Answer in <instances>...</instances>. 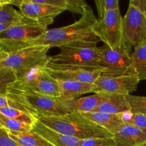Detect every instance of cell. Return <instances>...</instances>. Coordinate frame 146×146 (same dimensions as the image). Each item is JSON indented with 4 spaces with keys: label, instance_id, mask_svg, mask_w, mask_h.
Segmentation results:
<instances>
[{
    "label": "cell",
    "instance_id": "obj_1",
    "mask_svg": "<svg viewBox=\"0 0 146 146\" xmlns=\"http://www.w3.org/2000/svg\"><path fill=\"white\" fill-rule=\"evenodd\" d=\"M97 19L91 7L78 21L70 25L47 30L45 34L27 44V47L45 46L59 47L78 41L98 40L92 31V27Z\"/></svg>",
    "mask_w": 146,
    "mask_h": 146
},
{
    "label": "cell",
    "instance_id": "obj_2",
    "mask_svg": "<svg viewBox=\"0 0 146 146\" xmlns=\"http://www.w3.org/2000/svg\"><path fill=\"white\" fill-rule=\"evenodd\" d=\"M38 120L51 129L80 140L113 137L112 134L88 120L81 113H70L59 116L42 117Z\"/></svg>",
    "mask_w": 146,
    "mask_h": 146
},
{
    "label": "cell",
    "instance_id": "obj_3",
    "mask_svg": "<svg viewBox=\"0 0 146 146\" xmlns=\"http://www.w3.org/2000/svg\"><path fill=\"white\" fill-rule=\"evenodd\" d=\"M3 94H6L21 104L24 108L38 119L42 117L59 116L70 113L58 98L44 95L27 90L9 86Z\"/></svg>",
    "mask_w": 146,
    "mask_h": 146
},
{
    "label": "cell",
    "instance_id": "obj_4",
    "mask_svg": "<svg viewBox=\"0 0 146 146\" xmlns=\"http://www.w3.org/2000/svg\"><path fill=\"white\" fill-rule=\"evenodd\" d=\"M98 42V40L78 41L61 46L58 54L48 56V64L101 68Z\"/></svg>",
    "mask_w": 146,
    "mask_h": 146
},
{
    "label": "cell",
    "instance_id": "obj_5",
    "mask_svg": "<svg viewBox=\"0 0 146 146\" xmlns=\"http://www.w3.org/2000/svg\"><path fill=\"white\" fill-rule=\"evenodd\" d=\"M48 26L27 18L0 33V51L8 54L27 47V44L46 32Z\"/></svg>",
    "mask_w": 146,
    "mask_h": 146
},
{
    "label": "cell",
    "instance_id": "obj_6",
    "mask_svg": "<svg viewBox=\"0 0 146 146\" xmlns=\"http://www.w3.org/2000/svg\"><path fill=\"white\" fill-rule=\"evenodd\" d=\"M49 48L45 46H34L14 51L0 62V68L7 67L12 69L18 79L36 67L46 66L48 63L47 52Z\"/></svg>",
    "mask_w": 146,
    "mask_h": 146
},
{
    "label": "cell",
    "instance_id": "obj_7",
    "mask_svg": "<svg viewBox=\"0 0 146 146\" xmlns=\"http://www.w3.org/2000/svg\"><path fill=\"white\" fill-rule=\"evenodd\" d=\"M146 43V17L129 3L122 20V44L130 54L134 48Z\"/></svg>",
    "mask_w": 146,
    "mask_h": 146
},
{
    "label": "cell",
    "instance_id": "obj_8",
    "mask_svg": "<svg viewBox=\"0 0 146 146\" xmlns=\"http://www.w3.org/2000/svg\"><path fill=\"white\" fill-rule=\"evenodd\" d=\"M44 67L33 68L9 86L59 98L61 91L58 81L45 71Z\"/></svg>",
    "mask_w": 146,
    "mask_h": 146
},
{
    "label": "cell",
    "instance_id": "obj_9",
    "mask_svg": "<svg viewBox=\"0 0 146 146\" xmlns=\"http://www.w3.org/2000/svg\"><path fill=\"white\" fill-rule=\"evenodd\" d=\"M122 20L120 8L108 11L94 24L93 33L106 46L111 48H120L123 46Z\"/></svg>",
    "mask_w": 146,
    "mask_h": 146
},
{
    "label": "cell",
    "instance_id": "obj_10",
    "mask_svg": "<svg viewBox=\"0 0 146 146\" xmlns=\"http://www.w3.org/2000/svg\"><path fill=\"white\" fill-rule=\"evenodd\" d=\"M99 64L102 68V75L135 74L131 54L123 46L117 48H111L108 46L99 47Z\"/></svg>",
    "mask_w": 146,
    "mask_h": 146
},
{
    "label": "cell",
    "instance_id": "obj_11",
    "mask_svg": "<svg viewBox=\"0 0 146 146\" xmlns=\"http://www.w3.org/2000/svg\"><path fill=\"white\" fill-rule=\"evenodd\" d=\"M140 82L136 74H127L118 76L102 75L98 76L94 83V93H112L128 96L136 91Z\"/></svg>",
    "mask_w": 146,
    "mask_h": 146
},
{
    "label": "cell",
    "instance_id": "obj_12",
    "mask_svg": "<svg viewBox=\"0 0 146 146\" xmlns=\"http://www.w3.org/2000/svg\"><path fill=\"white\" fill-rule=\"evenodd\" d=\"M45 71L56 80H68L94 84L102 74V69L93 67L48 64Z\"/></svg>",
    "mask_w": 146,
    "mask_h": 146
},
{
    "label": "cell",
    "instance_id": "obj_13",
    "mask_svg": "<svg viewBox=\"0 0 146 146\" xmlns=\"http://www.w3.org/2000/svg\"><path fill=\"white\" fill-rule=\"evenodd\" d=\"M13 6L19 8L20 12L31 19L48 26L54 19L65 10L43 4L40 0H10Z\"/></svg>",
    "mask_w": 146,
    "mask_h": 146
},
{
    "label": "cell",
    "instance_id": "obj_14",
    "mask_svg": "<svg viewBox=\"0 0 146 146\" xmlns=\"http://www.w3.org/2000/svg\"><path fill=\"white\" fill-rule=\"evenodd\" d=\"M101 99L94 111L112 114H121L131 111L125 96L112 93L101 92Z\"/></svg>",
    "mask_w": 146,
    "mask_h": 146
},
{
    "label": "cell",
    "instance_id": "obj_15",
    "mask_svg": "<svg viewBox=\"0 0 146 146\" xmlns=\"http://www.w3.org/2000/svg\"><path fill=\"white\" fill-rule=\"evenodd\" d=\"M113 139L115 146H141L146 143V130L124 123Z\"/></svg>",
    "mask_w": 146,
    "mask_h": 146
},
{
    "label": "cell",
    "instance_id": "obj_16",
    "mask_svg": "<svg viewBox=\"0 0 146 146\" xmlns=\"http://www.w3.org/2000/svg\"><path fill=\"white\" fill-rule=\"evenodd\" d=\"M33 131L41 135L44 139L54 146H81L83 140L66 135L48 128L37 120L33 126Z\"/></svg>",
    "mask_w": 146,
    "mask_h": 146
},
{
    "label": "cell",
    "instance_id": "obj_17",
    "mask_svg": "<svg viewBox=\"0 0 146 146\" xmlns=\"http://www.w3.org/2000/svg\"><path fill=\"white\" fill-rule=\"evenodd\" d=\"M81 113L113 135L116 133L124 125L122 113L112 114L98 111H90Z\"/></svg>",
    "mask_w": 146,
    "mask_h": 146
},
{
    "label": "cell",
    "instance_id": "obj_18",
    "mask_svg": "<svg viewBox=\"0 0 146 146\" xmlns=\"http://www.w3.org/2000/svg\"><path fill=\"white\" fill-rule=\"evenodd\" d=\"M58 83L61 91L59 100H69L78 98L81 95L94 92L95 85L91 83L81 81H68V80H56Z\"/></svg>",
    "mask_w": 146,
    "mask_h": 146
},
{
    "label": "cell",
    "instance_id": "obj_19",
    "mask_svg": "<svg viewBox=\"0 0 146 146\" xmlns=\"http://www.w3.org/2000/svg\"><path fill=\"white\" fill-rule=\"evenodd\" d=\"M100 93L87 97L69 100H60L61 105L69 113H85L94 111L101 101Z\"/></svg>",
    "mask_w": 146,
    "mask_h": 146
},
{
    "label": "cell",
    "instance_id": "obj_20",
    "mask_svg": "<svg viewBox=\"0 0 146 146\" xmlns=\"http://www.w3.org/2000/svg\"><path fill=\"white\" fill-rule=\"evenodd\" d=\"M27 17L13 7L10 0H0V33L24 21Z\"/></svg>",
    "mask_w": 146,
    "mask_h": 146
},
{
    "label": "cell",
    "instance_id": "obj_21",
    "mask_svg": "<svg viewBox=\"0 0 146 146\" xmlns=\"http://www.w3.org/2000/svg\"><path fill=\"white\" fill-rule=\"evenodd\" d=\"M9 133L20 146H54L34 131L26 133L9 131Z\"/></svg>",
    "mask_w": 146,
    "mask_h": 146
},
{
    "label": "cell",
    "instance_id": "obj_22",
    "mask_svg": "<svg viewBox=\"0 0 146 146\" xmlns=\"http://www.w3.org/2000/svg\"><path fill=\"white\" fill-rule=\"evenodd\" d=\"M133 65L140 81L146 79V43L134 48L131 54Z\"/></svg>",
    "mask_w": 146,
    "mask_h": 146
},
{
    "label": "cell",
    "instance_id": "obj_23",
    "mask_svg": "<svg viewBox=\"0 0 146 146\" xmlns=\"http://www.w3.org/2000/svg\"><path fill=\"white\" fill-rule=\"evenodd\" d=\"M0 114H2L7 118L19 121L20 122L24 123L28 125H34L36 122L37 119L36 117L31 113L23 111L19 109L11 108V107H0Z\"/></svg>",
    "mask_w": 146,
    "mask_h": 146
},
{
    "label": "cell",
    "instance_id": "obj_24",
    "mask_svg": "<svg viewBox=\"0 0 146 146\" xmlns=\"http://www.w3.org/2000/svg\"><path fill=\"white\" fill-rule=\"evenodd\" d=\"M0 125L5 128L9 131L19 133H26L33 131L34 125H28L19 121L11 119L0 114Z\"/></svg>",
    "mask_w": 146,
    "mask_h": 146
},
{
    "label": "cell",
    "instance_id": "obj_25",
    "mask_svg": "<svg viewBox=\"0 0 146 146\" xmlns=\"http://www.w3.org/2000/svg\"><path fill=\"white\" fill-rule=\"evenodd\" d=\"M124 123L139 128L141 129L146 130V114L142 113H132L128 111L122 113Z\"/></svg>",
    "mask_w": 146,
    "mask_h": 146
},
{
    "label": "cell",
    "instance_id": "obj_26",
    "mask_svg": "<svg viewBox=\"0 0 146 146\" xmlns=\"http://www.w3.org/2000/svg\"><path fill=\"white\" fill-rule=\"evenodd\" d=\"M17 81V76L12 69L7 67L0 68V94L5 92L7 87Z\"/></svg>",
    "mask_w": 146,
    "mask_h": 146
},
{
    "label": "cell",
    "instance_id": "obj_27",
    "mask_svg": "<svg viewBox=\"0 0 146 146\" xmlns=\"http://www.w3.org/2000/svg\"><path fill=\"white\" fill-rule=\"evenodd\" d=\"M127 101L131 108V112L142 113L146 114V96H125Z\"/></svg>",
    "mask_w": 146,
    "mask_h": 146
},
{
    "label": "cell",
    "instance_id": "obj_28",
    "mask_svg": "<svg viewBox=\"0 0 146 146\" xmlns=\"http://www.w3.org/2000/svg\"><path fill=\"white\" fill-rule=\"evenodd\" d=\"M98 19L102 18L108 11L120 8L118 0H95Z\"/></svg>",
    "mask_w": 146,
    "mask_h": 146
},
{
    "label": "cell",
    "instance_id": "obj_29",
    "mask_svg": "<svg viewBox=\"0 0 146 146\" xmlns=\"http://www.w3.org/2000/svg\"><path fill=\"white\" fill-rule=\"evenodd\" d=\"M90 6L83 0H67V10L74 14L84 15Z\"/></svg>",
    "mask_w": 146,
    "mask_h": 146
},
{
    "label": "cell",
    "instance_id": "obj_30",
    "mask_svg": "<svg viewBox=\"0 0 146 146\" xmlns=\"http://www.w3.org/2000/svg\"><path fill=\"white\" fill-rule=\"evenodd\" d=\"M81 146H115L113 138H94L83 140Z\"/></svg>",
    "mask_w": 146,
    "mask_h": 146
},
{
    "label": "cell",
    "instance_id": "obj_31",
    "mask_svg": "<svg viewBox=\"0 0 146 146\" xmlns=\"http://www.w3.org/2000/svg\"><path fill=\"white\" fill-rule=\"evenodd\" d=\"M0 146H19L11 138L8 130L0 125Z\"/></svg>",
    "mask_w": 146,
    "mask_h": 146
},
{
    "label": "cell",
    "instance_id": "obj_32",
    "mask_svg": "<svg viewBox=\"0 0 146 146\" xmlns=\"http://www.w3.org/2000/svg\"><path fill=\"white\" fill-rule=\"evenodd\" d=\"M129 3L138 8L146 17V0H131Z\"/></svg>",
    "mask_w": 146,
    "mask_h": 146
},
{
    "label": "cell",
    "instance_id": "obj_33",
    "mask_svg": "<svg viewBox=\"0 0 146 146\" xmlns=\"http://www.w3.org/2000/svg\"><path fill=\"white\" fill-rule=\"evenodd\" d=\"M141 146H146V143H144V144H143V145H141Z\"/></svg>",
    "mask_w": 146,
    "mask_h": 146
},
{
    "label": "cell",
    "instance_id": "obj_34",
    "mask_svg": "<svg viewBox=\"0 0 146 146\" xmlns=\"http://www.w3.org/2000/svg\"><path fill=\"white\" fill-rule=\"evenodd\" d=\"M19 146H20V145H19Z\"/></svg>",
    "mask_w": 146,
    "mask_h": 146
}]
</instances>
